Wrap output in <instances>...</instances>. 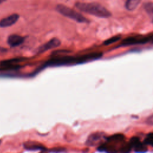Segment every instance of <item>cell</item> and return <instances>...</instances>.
<instances>
[{"mask_svg": "<svg viewBox=\"0 0 153 153\" xmlns=\"http://www.w3.org/2000/svg\"><path fill=\"white\" fill-rule=\"evenodd\" d=\"M19 15L18 14H13L0 20V27H7L14 25L19 20Z\"/></svg>", "mask_w": 153, "mask_h": 153, "instance_id": "7", "label": "cell"}, {"mask_svg": "<svg viewBox=\"0 0 153 153\" xmlns=\"http://www.w3.org/2000/svg\"><path fill=\"white\" fill-rule=\"evenodd\" d=\"M24 41L25 38L23 36L17 34H12L8 36L7 42L11 47H16L21 45Z\"/></svg>", "mask_w": 153, "mask_h": 153, "instance_id": "8", "label": "cell"}, {"mask_svg": "<svg viewBox=\"0 0 153 153\" xmlns=\"http://www.w3.org/2000/svg\"><path fill=\"white\" fill-rule=\"evenodd\" d=\"M47 152H66V149L64 148H54L51 149L47 150Z\"/></svg>", "mask_w": 153, "mask_h": 153, "instance_id": "14", "label": "cell"}, {"mask_svg": "<svg viewBox=\"0 0 153 153\" xmlns=\"http://www.w3.org/2000/svg\"><path fill=\"white\" fill-rule=\"evenodd\" d=\"M75 7L78 10L82 12L97 17L108 18L111 16V13L108 10L97 3L76 2Z\"/></svg>", "mask_w": 153, "mask_h": 153, "instance_id": "1", "label": "cell"}, {"mask_svg": "<svg viewBox=\"0 0 153 153\" xmlns=\"http://www.w3.org/2000/svg\"><path fill=\"white\" fill-rule=\"evenodd\" d=\"M143 143L146 145H149L153 147V133H149L146 135Z\"/></svg>", "mask_w": 153, "mask_h": 153, "instance_id": "13", "label": "cell"}, {"mask_svg": "<svg viewBox=\"0 0 153 153\" xmlns=\"http://www.w3.org/2000/svg\"><path fill=\"white\" fill-rule=\"evenodd\" d=\"M26 60L25 58H13L8 60H5L0 62L1 67L7 66H14L16 63Z\"/></svg>", "mask_w": 153, "mask_h": 153, "instance_id": "10", "label": "cell"}, {"mask_svg": "<svg viewBox=\"0 0 153 153\" xmlns=\"http://www.w3.org/2000/svg\"><path fill=\"white\" fill-rule=\"evenodd\" d=\"M7 0H0V5L2 4V3H3L4 2H5V1H6Z\"/></svg>", "mask_w": 153, "mask_h": 153, "instance_id": "17", "label": "cell"}, {"mask_svg": "<svg viewBox=\"0 0 153 153\" xmlns=\"http://www.w3.org/2000/svg\"><path fill=\"white\" fill-rule=\"evenodd\" d=\"M152 38L153 35L131 36L124 39L121 41L120 46H128L137 44H144L150 41Z\"/></svg>", "mask_w": 153, "mask_h": 153, "instance_id": "3", "label": "cell"}, {"mask_svg": "<svg viewBox=\"0 0 153 153\" xmlns=\"http://www.w3.org/2000/svg\"><path fill=\"white\" fill-rule=\"evenodd\" d=\"M145 123L147 125L149 126H153V114H151L148 116L145 120Z\"/></svg>", "mask_w": 153, "mask_h": 153, "instance_id": "15", "label": "cell"}, {"mask_svg": "<svg viewBox=\"0 0 153 153\" xmlns=\"http://www.w3.org/2000/svg\"><path fill=\"white\" fill-rule=\"evenodd\" d=\"M1 142H2V140L0 139V145H1Z\"/></svg>", "mask_w": 153, "mask_h": 153, "instance_id": "18", "label": "cell"}, {"mask_svg": "<svg viewBox=\"0 0 153 153\" xmlns=\"http://www.w3.org/2000/svg\"><path fill=\"white\" fill-rule=\"evenodd\" d=\"M140 1L141 0H126L125 7L128 11H133L137 8Z\"/></svg>", "mask_w": 153, "mask_h": 153, "instance_id": "11", "label": "cell"}, {"mask_svg": "<svg viewBox=\"0 0 153 153\" xmlns=\"http://www.w3.org/2000/svg\"><path fill=\"white\" fill-rule=\"evenodd\" d=\"M106 138L105 133L102 131L94 132L88 136L85 141V145L88 146H100L106 142Z\"/></svg>", "mask_w": 153, "mask_h": 153, "instance_id": "4", "label": "cell"}, {"mask_svg": "<svg viewBox=\"0 0 153 153\" xmlns=\"http://www.w3.org/2000/svg\"><path fill=\"white\" fill-rule=\"evenodd\" d=\"M23 147L25 149L29 151H46V148L39 143H36L35 142H27L24 143Z\"/></svg>", "mask_w": 153, "mask_h": 153, "instance_id": "9", "label": "cell"}, {"mask_svg": "<svg viewBox=\"0 0 153 153\" xmlns=\"http://www.w3.org/2000/svg\"><path fill=\"white\" fill-rule=\"evenodd\" d=\"M56 11L62 16L69 18L78 23H88V20L81 13L63 4H58L56 7Z\"/></svg>", "mask_w": 153, "mask_h": 153, "instance_id": "2", "label": "cell"}, {"mask_svg": "<svg viewBox=\"0 0 153 153\" xmlns=\"http://www.w3.org/2000/svg\"><path fill=\"white\" fill-rule=\"evenodd\" d=\"M7 51V49L4 48V47H0V51L3 52V51Z\"/></svg>", "mask_w": 153, "mask_h": 153, "instance_id": "16", "label": "cell"}, {"mask_svg": "<svg viewBox=\"0 0 153 153\" xmlns=\"http://www.w3.org/2000/svg\"><path fill=\"white\" fill-rule=\"evenodd\" d=\"M61 44L60 41L56 38H52L48 42L44 43V44L40 45L38 47V48L36 50V52L37 54L43 53L45 51H48V50L56 48L59 47Z\"/></svg>", "mask_w": 153, "mask_h": 153, "instance_id": "5", "label": "cell"}, {"mask_svg": "<svg viewBox=\"0 0 153 153\" xmlns=\"http://www.w3.org/2000/svg\"><path fill=\"white\" fill-rule=\"evenodd\" d=\"M128 143L131 148L134 149L136 152H145L147 151L146 145L144 143H142L138 137H132Z\"/></svg>", "mask_w": 153, "mask_h": 153, "instance_id": "6", "label": "cell"}, {"mask_svg": "<svg viewBox=\"0 0 153 153\" xmlns=\"http://www.w3.org/2000/svg\"><path fill=\"white\" fill-rule=\"evenodd\" d=\"M121 36L120 35H115V36H113L108 39H107L106 40H105L104 42H103V44L105 45H109L110 44H112L113 43H115L116 42H117L118 41H119L121 38Z\"/></svg>", "mask_w": 153, "mask_h": 153, "instance_id": "12", "label": "cell"}, {"mask_svg": "<svg viewBox=\"0 0 153 153\" xmlns=\"http://www.w3.org/2000/svg\"><path fill=\"white\" fill-rule=\"evenodd\" d=\"M151 42H152V44H153V38L151 39Z\"/></svg>", "mask_w": 153, "mask_h": 153, "instance_id": "19", "label": "cell"}]
</instances>
